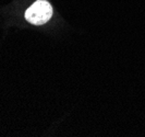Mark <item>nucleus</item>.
I'll list each match as a JSON object with an SVG mask.
<instances>
[{"label":"nucleus","mask_w":145,"mask_h":137,"mask_svg":"<svg viewBox=\"0 0 145 137\" xmlns=\"http://www.w3.org/2000/svg\"><path fill=\"white\" fill-rule=\"evenodd\" d=\"M52 17V7L45 0H37L25 12L26 20L35 25H40L49 21Z\"/></svg>","instance_id":"obj_1"}]
</instances>
